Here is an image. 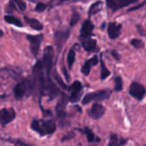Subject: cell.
<instances>
[{
  "instance_id": "1",
  "label": "cell",
  "mask_w": 146,
  "mask_h": 146,
  "mask_svg": "<svg viewBox=\"0 0 146 146\" xmlns=\"http://www.w3.org/2000/svg\"><path fill=\"white\" fill-rule=\"evenodd\" d=\"M111 92L110 90H100L87 93L82 99V104H87L91 102H102L110 98Z\"/></svg>"
},
{
  "instance_id": "2",
  "label": "cell",
  "mask_w": 146,
  "mask_h": 146,
  "mask_svg": "<svg viewBox=\"0 0 146 146\" xmlns=\"http://www.w3.org/2000/svg\"><path fill=\"white\" fill-rule=\"evenodd\" d=\"M53 56H54V50L52 46H46L44 50V57H43V64L45 68L46 74L49 76L53 65Z\"/></svg>"
},
{
  "instance_id": "3",
  "label": "cell",
  "mask_w": 146,
  "mask_h": 146,
  "mask_svg": "<svg viewBox=\"0 0 146 146\" xmlns=\"http://www.w3.org/2000/svg\"><path fill=\"white\" fill-rule=\"evenodd\" d=\"M129 94L139 101H141L146 95L145 87L139 82H133L129 88Z\"/></svg>"
},
{
  "instance_id": "4",
  "label": "cell",
  "mask_w": 146,
  "mask_h": 146,
  "mask_svg": "<svg viewBox=\"0 0 146 146\" xmlns=\"http://www.w3.org/2000/svg\"><path fill=\"white\" fill-rule=\"evenodd\" d=\"M27 40L30 42V48L33 55L34 56H37L38 54L39 47L42 42L43 36L42 35H27Z\"/></svg>"
},
{
  "instance_id": "5",
  "label": "cell",
  "mask_w": 146,
  "mask_h": 146,
  "mask_svg": "<svg viewBox=\"0 0 146 146\" xmlns=\"http://www.w3.org/2000/svg\"><path fill=\"white\" fill-rule=\"evenodd\" d=\"M70 91H71V94H70V98H69L70 102L71 103L78 102L80 98L81 94H82V85H81V83L78 80L74 81L70 86Z\"/></svg>"
},
{
  "instance_id": "6",
  "label": "cell",
  "mask_w": 146,
  "mask_h": 146,
  "mask_svg": "<svg viewBox=\"0 0 146 146\" xmlns=\"http://www.w3.org/2000/svg\"><path fill=\"white\" fill-rule=\"evenodd\" d=\"M15 118V112L13 109H3L0 111V121L5 126Z\"/></svg>"
},
{
  "instance_id": "7",
  "label": "cell",
  "mask_w": 146,
  "mask_h": 146,
  "mask_svg": "<svg viewBox=\"0 0 146 146\" xmlns=\"http://www.w3.org/2000/svg\"><path fill=\"white\" fill-rule=\"evenodd\" d=\"M136 1L137 0H106L107 6L113 11H115L131 3H133Z\"/></svg>"
},
{
  "instance_id": "8",
  "label": "cell",
  "mask_w": 146,
  "mask_h": 146,
  "mask_svg": "<svg viewBox=\"0 0 146 146\" xmlns=\"http://www.w3.org/2000/svg\"><path fill=\"white\" fill-rule=\"evenodd\" d=\"M105 113V108L98 104V103H95L93 104V105L92 106L90 111H89V116L94 120H98L100 119Z\"/></svg>"
},
{
  "instance_id": "9",
  "label": "cell",
  "mask_w": 146,
  "mask_h": 146,
  "mask_svg": "<svg viewBox=\"0 0 146 146\" xmlns=\"http://www.w3.org/2000/svg\"><path fill=\"white\" fill-rule=\"evenodd\" d=\"M29 86V82L27 80H24L21 83H18L15 89H14V92H15V96L17 98H21L27 92V88Z\"/></svg>"
},
{
  "instance_id": "10",
  "label": "cell",
  "mask_w": 146,
  "mask_h": 146,
  "mask_svg": "<svg viewBox=\"0 0 146 146\" xmlns=\"http://www.w3.org/2000/svg\"><path fill=\"white\" fill-rule=\"evenodd\" d=\"M68 36H69V31L68 30H66V31H57L55 33L54 38H55L56 44L58 46V48H61L62 46V44L68 39Z\"/></svg>"
},
{
  "instance_id": "11",
  "label": "cell",
  "mask_w": 146,
  "mask_h": 146,
  "mask_svg": "<svg viewBox=\"0 0 146 146\" xmlns=\"http://www.w3.org/2000/svg\"><path fill=\"white\" fill-rule=\"evenodd\" d=\"M93 29H94L93 24L88 20L86 21L82 25V27H81V30H80V36L82 38H85L90 37L92 34Z\"/></svg>"
},
{
  "instance_id": "12",
  "label": "cell",
  "mask_w": 146,
  "mask_h": 146,
  "mask_svg": "<svg viewBox=\"0 0 146 146\" xmlns=\"http://www.w3.org/2000/svg\"><path fill=\"white\" fill-rule=\"evenodd\" d=\"M121 32V25L115 22H110L108 26V33L110 38L115 39L120 35Z\"/></svg>"
},
{
  "instance_id": "13",
  "label": "cell",
  "mask_w": 146,
  "mask_h": 146,
  "mask_svg": "<svg viewBox=\"0 0 146 146\" xmlns=\"http://www.w3.org/2000/svg\"><path fill=\"white\" fill-rule=\"evenodd\" d=\"M40 126H41V127H42L44 135L53 133L56 131V126L55 122L52 121H41V122H40Z\"/></svg>"
},
{
  "instance_id": "14",
  "label": "cell",
  "mask_w": 146,
  "mask_h": 146,
  "mask_svg": "<svg viewBox=\"0 0 146 146\" xmlns=\"http://www.w3.org/2000/svg\"><path fill=\"white\" fill-rule=\"evenodd\" d=\"M66 104H67V97L65 95H62L61 100L59 101V103L57 104V106H56V113L59 117L62 118L65 116Z\"/></svg>"
},
{
  "instance_id": "15",
  "label": "cell",
  "mask_w": 146,
  "mask_h": 146,
  "mask_svg": "<svg viewBox=\"0 0 146 146\" xmlns=\"http://www.w3.org/2000/svg\"><path fill=\"white\" fill-rule=\"evenodd\" d=\"M126 142H127V140L125 139L119 137L115 133H112L110 138L109 146H122L126 144Z\"/></svg>"
},
{
  "instance_id": "16",
  "label": "cell",
  "mask_w": 146,
  "mask_h": 146,
  "mask_svg": "<svg viewBox=\"0 0 146 146\" xmlns=\"http://www.w3.org/2000/svg\"><path fill=\"white\" fill-rule=\"evenodd\" d=\"M25 19V21L27 24H28L33 30H36V31H40L43 29V25L41 22H39L37 19H34V18H29V17H27L25 16L24 17Z\"/></svg>"
},
{
  "instance_id": "17",
  "label": "cell",
  "mask_w": 146,
  "mask_h": 146,
  "mask_svg": "<svg viewBox=\"0 0 146 146\" xmlns=\"http://www.w3.org/2000/svg\"><path fill=\"white\" fill-rule=\"evenodd\" d=\"M82 45L86 51H93L97 45V41L92 38H86L82 41Z\"/></svg>"
},
{
  "instance_id": "18",
  "label": "cell",
  "mask_w": 146,
  "mask_h": 146,
  "mask_svg": "<svg viewBox=\"0 0 146 146\" xmlns=\"http://www.w3.org/2000/svg\"><path fill=\"white\" fill-rule=\"evenodd\" d=\"M3 19L9 24L15 25V26H16L18 27H23V24L21 23V21L20 20H18L17 18H15V16H12V15H5L3 17Z\"/></svg>"
},
{
  "instance_id": "19",
  "label": "cell",
  "mask_w": 146,
  "mask_h": 146,
  "mask_svg": "<svg viewBox=\"0 0 146 146\" xmlns=\"http://www.w3.org/2000/svg\"><path fill=\"white\" fill-rule=\"evenodd\" d=\"M10 4H12V6H16L17 9H19L20 11H25L26 8H27V4L23 0H11L10 1Z\"/></svg>"
},
{
  "instance_id": "20",
  "label": "cell",
  "mask_w": 146,
  "mask_h": 146,
  "mask_svg": "<svg viewBox=\"0 0 146 146\" xmlns=\"http://www.w3.org/2000/svg\"><path fill=\"white\" fill-rule=\"evenodd\" d=\"M100 64H101V80H105L108 76H110V72L109 69L106 68V66H105V64H104V61H103L102 58H101V60H100Z\"/></svg>"
},
{
  "instance_id": "21",
  "label": "cell",
  "mask_w": 146,
  "mask_h": 146,
  "mask_svg": "<svg viewBox=\"0 0 146 146\" xmlns=\"http://www.w3.org/2000/svg\"><path fill=\"white\" fill-rule=\"evenodd\" d=\"M101 5H102V2H100V1L96 2L95 3L92 4L91 8L89 9V15H94V14L98 13L101 9Z\"/></svg>"
},
{
  "instance_id": "22",
  "label": "cell",
  "mask_w": 146,
  "mask_h": 146,
  "mask_svg": "<svg viewBox=\"0 0 146 146\" xmlns=\"http://www.w3.org/2000/svg\"><path fill=\"white\" fill-rule=\"evenodd\" d=\"M68 68H72L73 67V64L74 63V61H75V52L74 51V50H70L68 51Z\"/></svg>"
},
{
  "instance_id": "23",
  "label": "cell",
  "mask_w": 146,
  "mask_h": 146,
  "mask_svg": "<svg viewBox=\"0 0 146 146\" xmlns=\"http://www.w3.org/2000/svg\"><path fill=\"white\" fill-rule=\"evenodd\" d=\"M92 66V63H91L90 60H87V61L84 63V65H83V67H82V68H81V72H82V74H83L84 75H86V76L89 75Z\"/></svg>"
},
{
  "instance_id": "24",
  "label": "cell",
  "mask_w": 146,
  "mask_h": 146,
  "mask_svg": "<svg viewBox=\"0 0 146 146\" xmlns=\"http://www.w3.org/2000/svg\"><path fill=\"white\" fill-rule=\"evenodd\" d=\"M31 126H32V129H33V130H34L35 132L38 133L40 135H44L42 127H41V126H40V121H33Z\"/></svg>"
},
{
  "instance_id": "25",
  "label": "cell",
  "mask_w": 146,
  "mask_h": 146,
  "mask_svg": "<svg viewBox=\"0 0 146 146\" xmlns=\"http://www.w3.org/2000/svg\"><path fill=\"white\" fill-rule=\"evenodd\" d=\"M122 85H123L122 79L120 76H117L115 79V90L116 92H121L122 90V86H123Z\"/></svg>"
},
{
  "instance_id": "26",
  "label": "cell",
  "mask_w": 146,
  "mask_h": 146,
  "mask_svg": "<svg viewBox=\"0 0 146 146\" xmlns=\"http://www.w3.org/2000/svg\"><path fill=\"white\" fill-rule=\"evenodd\" d=\"M85 133H86L87 140L89 142H94L95 141V135L92 130H90L89 128H85Z\"/></svg>"
},
{
  "instance_id": "27",
  "label": "cell",
  "mask_w": 146,
  "mask_h": 146,
  "mask_svg": "<svg viewBox=\"0 0 146 146\" xmlns=\"http://www.w3.org/2000/svg\"><path fill=\"white\" fill-rule=\"evenodd\" d=\"M80 20V15L78 13H74L72 15V17H71V21H70V26L71 27H74L77 24V22L79 21Z\"/></svg>"
},
{
  "instance_id": "28",
  "label": "cell",
  "mask_w": 146,
  "mask_h": 146,
  "mask_svg": "<svg viewBox=\"0 0 146 146\" xmlns=\"http://www.w3.org/2000/svg\"><path fill=\"white\" fill-rule=\"evenodd\" d=\"M47 8V5L45 3H38L36 7H35V10L37 12H43L45 10V9Z\"/></svg>"
},
{
  "instance_id": "29",
  "label": "cell",
  "mask_w": 146,
  "mask_h": 146,
  "mask_svg": "<svg viewBox=\"0 0 146 146\" xmlns=\"http://www.w3.org/2000/svg\"><path fill=\"white\" fill-rule=\"evenodd\" d=\"M132 44L135 47V48H137V49H139V48H141L142 47V45H143V43H142V41L140 40V39H138V38H133V40H132Z\"/></svg>"
},
{
  "instance_id": "30",
  "label": "cell",
  "mask_w": 146,
  "mask_h": 146,
  "mask_svg": "<svg viewBox=\"0 0 146 146\" xmlns=\"http://www.w3.org/2000/svg\"><path fill=\"white\" fill-rule=\"evenodd\" d=\"M55 77H56V81L59 83V85H60L61 86H62L63 88H65V89H66V88H67V86H66V85L64 84V82L62 80V79L59 77V75H58V74H56V76H55Z\"/></svg>"
},
{
  "instance_id": "31",
  "label": "cell",
  "mask_w": 146,
  "mask_h": 146,
  "mask_svg": "<svg viewBox=\"0 0 146 146\" xmlns=\"http://www.w3.org/2000/svg\"><path fill=\"white\" fill-rule=\"evenodd\" d=\"M89 60H90V62H91V63H92V66H95V65H97L98 63V58L97 56H94L93 57H92Z\"/></svg>"
},
{
  "instance_id": "32",
  "label": "cell",
  "mask_w": 146,
  "mask_h": 146,
  "mask_svg": "<svg viewBox=\"0 0 146 146\" xmlns=\"http://www.w3.org/2000/svg\"><path fill=\"white\" fill-rule=\"evenodd\" d=\"M145 3V2H144V3H140L139 5H137L136 7H133V8H131L130 9H128V12H130V11H134V10H136V9H139V8H142L143 7V5Z\"/></svg>"
},
{
  "instance_id": "33",
  "label": "cell",
  "mask_w": 146,
  "mask_h": 146,
  "mask_svg": "<svg viewBox=\"0 0 146 146\" xmlns=\"http://www.w3.org/2000/svg\"><path fill=\"white\" fill-rule=\"evenodd\" d=\"M112 56H113L116 60H120V56H119V54H118L115 50H113V51H112Z\"/></svg>"
},
{
  "instance_id": "34",
  "label": "cell",
  "mask_w": 146,
  "mask_h": 146,
  "mask_svg": "<svg viewBox=\"0 0 146 146\" xmlns=\"http://www.w3.org/2000/svg\"><path fill=\"white\" fill-rule=\"evenodd\" d=\"M66 1H69V0H59L57 3H63V2H66Z\"/></svg>"
},
{
  "instance_id": "35",
  "label": "cell",
  "mask_w": 146,
  "mask_h": 146,
  "mask_svg": "<svg viewBox=\"0 0 146 146\" xmlns=\"http://www.w3.org/2000/svg\"><path fill=\"white\" fill-rule=\"evenodd\" d=\"M3 35V32L2 30H0V38H1Z\"/></svg>"
},
{
  "instance_id": "36",
  "label": "cell",
  "mask_w": 146,
  "mask_h": 146,
  "mask_svg": "<svg viewBox=\"0 0 146 146\" xmlns=\"http://www.w3.org/2000/svg\"><path fill=\"white\" fill-rule=\"evenodd\" d=\"M145 146H146V145H145Z\"/></svg>"
}]
</instances>
